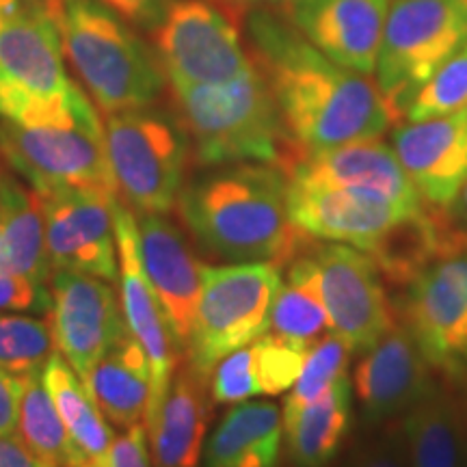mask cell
Wrapping results in <instances>:
<instances>
[{
	"mask_svg": "<svg viewBox=\"0 0 467 467\" xmlns=\"http://www.w3.org/2000/svg\"><path fill=\"white\" fill-rule=\"evenodd\" d=\"M254 63L282 113L292 151L381 139L396 121L372 76L358 74L314 48L288 20L255 14L249 22Z\"/></svg>",
	"mask_w": 467,
	"mask_h": 467,
	"instance_id": "1",
	"label": "cell"
},
{
	"mask_svg": "<svg viewBox=\"0 0 467 467\" xmlns=\"http://www.w3.org/2000/svg\"><path fill=\"white\" fill-rule=\"evenodd\" d=\"M180 217L210 254L230 262L290 265L312 243L288 213V180L265 162L223 165L182 186Z\"/></svg>",
	"mask_w": 467,
	"mask_h": 467,
	"instance_id": "2",
	"label": "cell"
},
{
	"mask_svg": "<svg viewBox=\"0 0 467 467\" xmlns=\"http://www.w3.org/2000/svg\"><path fill=\"white\" fill-rule=\"evenodd\" d=\"M173 96L202 165L265 162L279 169L295 150L258 66L227 83L173 87Z\"/></svg>",
	"mask_w": 467,
	"mask_h": 467,
	"instance_id": "3",
	"label": "cell"
},
{
	"mask_svg": "<svg viewBox=\"0 0 467 467\" xmlns=\"http://www.w3.org/2000/svg\"><path fill=\"white\" fill-rule=\"evenodd\" d=\"M48 11L63 52L104 115L159 100L165 89L159 58L115 11L100 0H52Z\"/></svg>",
	"mask_w": 467,
	"mask_h": 467,
	"instance_id": "4",
	"label": "cell"
},
{
	"mask_svg": "<svg viewBox=\"0 0 467 467\" xmlns=\"http://www.w3.org/2000/svg\"><path fill=\"white\" fill-rule=\"evenodd\" d=\"M83 98L66 74L61 33L42 0H0V117L58 119Z\"/></svg>",
	"mask_w": 467,
	"mask_h": 467,
	"instance_id": "5",
	"label": "cell"
},
{
	"mask_svg": "<svg viewBox=\"0 0 467 467\" xmlns=\"http://www.w3.org/2000/svg\"><path fill=\"white\" fill-rule=\"evenodd\" d=\"M0 156L39 195L117 192L104 148V126L87 98L61 119L20 124L0 117Z\"/></svg>",
	"mask_w": 467,
	"mask_h": 467,
	"instance_id": "6",
	"label": "cell"
},
{
	"mask_svg": "<svg viewBox=\"0 0 467 467\" xmlns=\"http://www.w3.org/2000/svg\"><path fill=\"white\" fill-rule=\"evenodd\" d=\"M102 126L117 195L137 214H167L184 186V126L151 104L107 113Z\"/></svg>",
	"mask_w": 467,
	"mask_h": 467,
	"instance_id": "7",
	"label": "cell"
},
{
	"mask_svg": "<svg viewBox=\"0 0 467 467\" xmlns=\"http://www.w3.org/2000/svg\"><path fill=\"white\" fill-rule=\"evenodd\" d=\"M282 282L279 266L268 262L203 266L200 303L184 348L186 361L210 379L225 355L265 336Z\"/></svg>",
	"mask_w": 467,
	"mask_h": 467,
	"instance_id": "8",
	"label": "cell"
},
{
	"mask_svg": "<svg viewBox=\"0 0 467 467\" xmlns=\"http://www.w3.org/2000/svg\"><path fill=\"white\" fill-rule=\"evenodd\" d=\"M467 44V0H392L375 83L396 119L437 67Z\"/></svg>",
	"mask_w": 467,
	"mask_h": 467,
	"instance_id": "9",
	"label": "cell"
},
{
	"mask_svg": "<svg viewBox=\"0 0 467 467\" xmlns=\"http://www.w3.org/2000/svg\"><path fill=\"white\" fill-rule=\"evenodd\" d=\"M288 275L312 285L331 331L353 350H368L396 323L381 271L350 244L312 241L290 262Z\"/></svg>",
	"mask_w": 467,
	"mask_h": 467,
	"instance_id": "10",
	"label": "cell"
},
{
	"mask_svg": "<svg viewBox=\"0 0 467 467\" xmlns=\"http://www.w3.org/2000/svg\"><path fill=\"white\" fill-rule=\"evenodd\" d=\"M154 28L156 58L171 87L227 83L255 66L236 25L208 0H173Z\"/></svg>",
	"mask_w": 467,
	"mask_h": 467,
	"instance_id": "11",
	"label": "cell"
},
{
	"mask_svg": "<svg viewBox=\"0 0 467 467\" xmlns=\"http://www.w3.org/2000/svg\"><path fill=\"white\" fill-rule=\"evenodd\" d=\"M394 309L433 368L451 370L467 323V230L454 225L446 247L407 285Z\"/></svg>",
	"mask_w": 467,
	"mask_h": 467,
	"instance_id": "12",
	"label": "cell"
},
{
	"mask_svg": "<svg viewBox=\"0 0 467 467\" xmlns=\"http://www.w3.org/2000/svg\"><path fill=\"white\" fill-rule=\"evenodd\" d=\"M115 200L117 192L104 191H57L39 195L52 271L87 273L107 282L119 277Z\"/></svg>",
	"mask_w": 467,
	"mask_h": 467,
	"instance_id": "13",
	"label": "cell"
},
{
	"mask_svg": "<svg viewBox=\"0 0 467 467\" xmlns=\"http://www.w3.org/2000/svg\"><path fill=\"white\" fill-rule=\"evenodd\" d=\"M50 325L55 347L80 379L126 334L121 299L110 282L74 271L52 273Z\"/></svg>",
	"mask_w": 467,
	"mask_h": 467,
	"instance_id": "14",
	"label": "cell"
},
{
	"mask_svg": "<svg viewBox=\"0 0 467 467\" xmlns=\"http://www.w3.org/2000/svg\"><path fill=\"white\" fill-rule=\"evenodd\" d=\"M113 213L117 254H119L121 309H124L128 331H130L134 340L141 344L151 370L150 407L148 413H145V426H148L159 413L162 399H165L169 389V381H171L173 372L178 370L182 350L175 342L165 312H162L154 288H151L150 279L145 275L141 251H139L137 217L124 202H119V197L115 200Z\"/></svg>",
	"mask_w": 467,
	"mask_h": 467,
	"instance_id": "15",
	"label": "cell"
},
{
	"mask_svg": "<svg viewBox=\"0 0 467 467\" xmlns=\"http://www.w3.org/2000/svg\"><path fill=\"white\" fill-rule=\"evenodd\" d=\"M433 364L402 320L389 327L355 366L353 392L361 418L383 426L411 409L433 389Z\"/></svg>",
	"mask_w": 467,
	"mask_h": 467,
	"instance_id": "16",
	"label": "cell"
},
{
	"mask_svg": "<svg viewBox=\"0 0 467 467\" xmlns=\"http://www.w3.org/2000/svg\"><path fill=\"white\" fill-rule=\"evenodd\" d=\"M288 182L320 189L364 191L399 203L407 210H422L424 202L396 159L392 145L364 139L320 151H292L279 167Z\"/></svg>",
	"mask_w": 467,
	"mask_h": 467,
	"instance_id": "17",
	"label": "cell"
},
{
	"mask_svg": "<svg viewBox=\"0 0 467 467\" xmlns=\"http://www.w3.org/2000/svg\"><path fill=\"white\" fill-rule=\"evenodd\" d=\"M422 210H407L364 191L288 182V213L296 230L312 241L350 244L364 254L394 225L416 217Z\"/></svg>",
	"mask_w": 467,
	"mask_h": 467,
	"instance_id": "18",
	"label": "cell"
},
{
	"mask_svg": "<svg viewBox=\"0 0 467 467\" xmlns=\"http://www.w3.org/2000/svg\"><path fill=\"white\" fill-rule=\"evenodd\" d=\"M389 0H288L285 17L337 66L372 76Z\"/></svg>",
	"mask_w": 467,
	"mask_h": 467,
	"instance_id": "19",
	"label": "cell"
},
{
	"mask_svg": "<svg viewBox=\"0 0 467 467\" xmlns=\"http://www.w3.org/2000/svg\"><path fill=\"white\" fill-rule=\"evenodd\" d=\"M392 150L422 202L448 208L467 182V109L396 126Z\"/></svg>",
	"mask_w": 467,
	"mask_h": 467,
	"instance_id": "20",
	"label": "cell"
},
{
	"mask_svg": "<svg viewBox=\"0 0 467 467\" xmlns=\"http://www.w3.org/2000/svg\"><path fill=\"white\" fill-rule=\"evenodd\" d=\"M141 262L171 334L184 353L202 295V268L182 232L165 214H137Z\"/></svg>",
	"mask_w": 467,
	"mask_h": 467,
	"instance_id": "21",
	"label": "cell"
},
{
	"mask_svg": "<svg viewBox=\"0 0 467 467\" xmlns=\"http://www.w3.org/2000/svg\"><path fill=\"white\" fill-rule=\"evenodd\" d=\"M208 416V377L186 361L173 372L159 413L145 426L151 467H200Z\"/></svg>",
	"mask_w": 467,
	"mask_h": 467,
	"instance_id": "22",
	"label": "cell"
},
{
	"mask_svg": "<svg viewBox=\"0 0 467 467\" xmlns=\"http://www.w3.org/2000/svg\"><path fill=\"white\" fill-rule=\"evenodd\" d=\"M282 441L284 420L275 402H238L210 435L203 467H279Z\"/></svg>",
	"mask_w": 467,
	"mask_h": 467,
	"instance_id": "23",
	"label": "cell"
},
{
	"mask_svg": "<svg viewBox=\"0 0 467 467\" xmlns=\"http://www.w3.org/2000/svg\"><path fill=\"white\" fill-rule=\"evenodd\" d=\"M400 426L409 467H467V413L448 388L433 385Z\"/></svg>",
	"mask_w": 467,
	"mask_h": 467,
	"instance_id": "24",
	"label": "cell"
},
{
	"mask_svg": "<svg viewBox=\"0 0 467 467\" xmlns=\"http://www.w3.org/2000/svg\"><path fill=\"white\" fill-rule=\"evenodd\" d=\"M104 418L117 429L145 422L151 394V370L145 350L130 331L117 340L85 379Z\"/></svg>",
	"mask_w": 467,
	"mask_h": 467,
	"instance_id": "25",
	"label": "cell"
},
{
	"mask_svg": "<svg viewBox=\"0 0 467 467\" xmlns=\"http://www.w3.org/2000/svg\"><path fill=\"white\" fill-rule=\"evenodd\" d=\"M353 422V385L337 379L323 396L284 420V441L295 467H327L340 452Z\"/></svg>",
	"mask_w": 467,
	"mask_h": 467,
	"instance_id": "26",
	"label": "cell"
},
{
	"mask_svg": "<svg viewBox=\"0 0 467 467\" xmlns=\"http://www.w3.org/2000/svg\"><path fill=\"white\" fill-rule=\"evenodd\" d=\"M0 273L46 284L52 271L46 249L42 202L11 175H3V225H0Z\"/></svg>",
	"mask_w": 467,
	"mask_h": 467,
	"instance_id": "27",
	"label": "cell"
},
{
	"mask_svg": "<svg viewBox=\"0 0 467 467\" xmlns=\"http://www.w3.org/2000/svg\"><path fill=\"white\" fill-rule=\"evenodd\" d=\"M42 379L58 409V416L66 424L80 463L107 459L115 441L113 429L91 396L89 388L58 350L52 353L46 364Z\"/></svg>",
	"mask_w": 467,
	"mask_h": 467,
	"instance_id": "28",
	"label": "cell"
},
{
	"mask_svg": "<svg viewBox=\"0 0 467 467\" xmlns=\"http://www.w3.org/2000/svg\"><path fill=\"white\" fill-rule=\"evenodd\" d=\"M17 435L42 465L78 467L72 440L42 375L22 377Z\"/></svg>",
	"mask_w": 467,
	"mask_h": 467,
	"instance_id": "29",
	"label": "cell"
},
{
	"mask_svg": "<svg viewBox=\"0 0 467 467\" xmlns=\"http://www.w3.org/2000/svg\"><path fill=\"white\" fill-rule=\"evenodd\" d=\"M329 318L312 285L299 277L288 275L273 301L266 334L309 348L329 334Z\"/></svg>",
	"mask_w": 467,
	"mask_h": 467,
	"instance_id": "30",
	"label": "cell"
},
{
	"mask_svg": "<svg viewBox=\"0 0 467 467\" xmlns=\"http://www.w3.org/2000/svg\"><path fill=\"white\" fill-rule=\"evenodd\" d=\"M55 353L52 325L20 312H0V370L14 377L42 375Z\"/></svg>",
	"mask_w": 467,
	"mask_h": 467,
	"instance_id": "31",
	"label": "cell"
},
{
	"mask_svg": "<svg viewBox=\"0 0 467 467\" xmlns=\"http://www.w3.org/2000/svg\"><path fill=\"white\" fill-rule=\"evenodd\" d=\"M350 353H353V348L340 336H336L334 331L320 337L317 344H312L307 350L301 375L290 388L288 399L284 400L282 420L295 416L296 411H301L309 402L323 396L337 379L348 375Z\"/></svg>",
	"mask_w": 467,
	"mask_h": 467,
	"instance_id": "32",
	"label": "cell"
},
{
	"mask_svg": "<svg viewBox=\"0 0 467 467\" xmlns=\"http://www.w3.org/2000/svg\"><path fill=\"white\" fill-rule=\"evenodd\" d=\"M467 109V44L435 69L405 110L407 121H426Z\"/></svg>",
	"mask_w": 467,
	"mask_h": 467,
	"instance_id": "33",
	"label": "cell"
},
{
	"mask_svg": "<svg viewBox=\"0 0 467 467\" xmlns=\"http://www.w3.org/2000/svg\"><path fill=\"white\" fill-rule=\"evenodd\" d=\"M249 348L260 396L288 392L299 379L309 350L273 334L260 336L249 344Z\"/></svg>",
	"mask_w": 467,
	"mask_h": 467,
	"instance_id": "34",
	"label": "cell"
},
{
	"mask_svg": "<svg viewBox=\"0 0 467 467\" xmlns=\"http://www.w3.org/2000/svg\"><path fill=\"white\" fill-rule=\"evenodd\" d=\"M213 383H210V394L221 405H238V402L251 400L258 392L255 383L254 364H251V348L243 347L234 353L225 355L223 359L214 366Z\"/></svg>",
	"mask_w": 467,
	"mask_h": 467,
	"instance_id": "35",
	"label": "cell"
},
{
	"mask_svg": "<svg viewBox=\"0 0 467 467\" xmlns=\"http://www.w3.org/2000/svg\"><path fill=\"white\" fill-rule=\"evenodd\" d=\"M348 467H409L400 422H388L353 454Z\"/></svg>",
	"mask_w": 467,
	"mask_h": 467,
	"instance_id": "36",
	"label": "cell"
},
{
	"mask_svg": "<svg viewBox=\"0 0 467 467\" xmlns=\"http://www.w3.org/2000/svg\"><path fill=\"white\" fill-rule=\"evenodd\" d=\"M52 292L28 277L0 273V312L50 314Z\"/></svg>",
	"mask_w": 467,
	"mask_h": 467,
	"instance_id": "37",
	"label": "cell"
},
{
	"mask_svg": "<svg viewBox=\"0 0 467 467\" xmlns=\"http://www.w3.org/2000/svg\"><path fill=\"white\" fill-rule=\"evenodd\" d=\"M104 463L107 467H151L145 426L134 424L124 431V435L115 437Z\"/></svg>",
	"mask_w": 467,
	"mask_h": 467,
	"instance_id": "38",
	"label": "cell"
},
{
	"mask_svg": "<svg viewBox=\"0 0 467 467\" xmlns=\"http://www.w3.org/2000/svg\"><path fill=\"white\" fill-rule=\"evenodd\" d=\"M104 7L139 26H156L173 0H100Z\"/></svg>",
	"mask_w": 467,
	"mask_h": 467,
	"instance_id": "39",
	"label": "cell"
},
{
	"mask_svg": "<svg viewBox=\"0 0 467 467\" xmlns=\"http://www.w3.org/2000/svg\"><path fill=\"white\" fill-rule=\"evenodd\" d=\"M22 377H14L0 370V435L17 433V418H20Z\"/></svg>",
	"mask_w": 467,
	"mask_h": 467,
	"instance_id": "40",
	"label": "cell"
},
{
	"mask_svg": "<svg viewBox=\"0 0 467 467\" xmlns=\"http://www.w3.org/2000/svg\"><path fill=\"white\" fill-rule=\"evenodd\" d=\"M0 467H42L31 451L20 440V435H0Z\"/></svg>",
	"mask_w": 467,
	"mask_h": 467,
	"instance_id": "41",
	"label": "cell"
},
{
	"mask_svg": "<svg viewBox=\"0 0 467 467\" xmlns=\"http://www.w3.org/2000/svg\"><path fill=\"white\" fill-rule=\"evenodd\" d=\"M446 214L454 225L461 227V230H467V182L461 189L457 200L446 208Z\"/></svg>",
	"mask_w": 467,
	"mask_h": 467,
	"instance_id": "42",
	"label": "cell"
},
{
	"mask_svg": "<svg viewBox=\"0 0 467 467\" xmlns=\"http://www.w3.org/2000/svg\"><path fill=\"white\" fill-rule=\"evenodd\" d=\"M461 358L467 359V323H465V329H463V337H461Z\"/></svg>",
	"mask_w": 467,
	"mask_h": 467,
	"instance_id": "43",
	"label": "cell"
},
{
	"mask_svg": "<svg viewBox=\"0 0 467 467\" xmlns=\"http://www.w3.org/2000/svg\"><path fill=\"white\" fill-rule=\"evenodd\" d=\"M78 467H107L104 461H85V463H80Z\"/></svg>",
	"mask_w": 467,
	"mask_h": 467,
	"instance_id": "44",
	"label": "cell"
},
{
	"mask_svg": "<svg viewBox=\"0 0 467 467\" xmlns=\"http://www.w3.org/2000/svg\"><path fill=\"white\" fill-rule=\"evenodd\" d=\"M3 171H0V225H3Z\"/></svg>",
	"mask_w": 467,
	"mask_h": 467,
	"instance_id": "45",
	"label": "cell"
},
{
	"mask_svg": "<svg viewBox=\"0 0 467 467\" xmlns=\"http://www.w3.org/2000/svg\"><path fill=\"white\" fill-rule=\"evenodd\" d=\"M42 467H55V465H42Z\"/></svg>",
	"mask_w": 467,
	"mask_h": 467,
	"instance_id": "46",
	"label": "cell"
}]
</instances>
